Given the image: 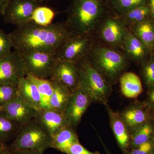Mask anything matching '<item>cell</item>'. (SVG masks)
<instances>
[{
	"mask_svg": "<svg viewBox=\"0 0 154 154\" xmlns=\"http://www.w3.org/2000/svg\"><path fill=\"white\" fill-rule=\"evenodd\" d=\"M34 1H36V2H38V3H39V4L42 2L43 1H45V0H34Z\"/></svg>",
	"mask_w": 154,
	"mask_h": 154,
	"instance_id": "b9f144b4",
	"label": "cell"
},
{
	"mask_svg": "<svg viewBox=\"0 0 154 154\" xmlns=\"http://www.w3.org/2000/svg\"><path fill=\"white\" fill-rule=\"evenodd\" d=\"M10 35L14 51L18 53L31 51L56 53L64 42L78 34L66 22L41 26L30 20L17 26Z\"/></svg>",
	"mask_w": 154,
	"mask_h": 154,
	"instance_id": "6da1fadb",
	"label": "cell"
},
{
	"mask_svg": "<svg viewBox=\"0 0 154 154\" xmlns=\"http://www.w3.org/2000/svg\"><path fill=\"white\" fill-rule=\"evenodd\" d=\"M35 119L51 137L70 125L63 113L50 109L37 110Z\"/></svg>",
	"mask_w": 154,
	"mask_h": 154,
	"instance_id": "2e32d148",
	"label": "cell"
},
{
	"mask_svg": "<svg viewBox=\"0 0 154 154\" xmlns=\"http://www.w3.org/2000/svg\"><path fill=\"white\" fill-rule=\"evenodd\" d=\"M19 54L24 65L26 76L50 79L57 59L55 53L31 51Z\"/></svg>",
	"mask_w": 154,
	"mask_h": 154,
	"instance_id": "52a82bcc",
	"label": "cell"
},
{
	"mask_svg": "<svg viewBox=\"0 0 154 154\" xmlns=\"http://www.w3.org/2000/svg\"><path fill=\"white\" fill-rule=\"evenodd\" d=\"M12 48L13 44L10 33L8 34L0 29V58L9 55L12 52Z\"/></svg>",
	"mask_w": 154,
	"mask_h": 154,
	"instance_id": "4dcf8cb0",
	"label": "cell"
},
{
	"mask_svg": "<svg viewBox=\"0 0 154 154\" xmlns=\"http://www.w3.org/2000/svg\"><path fill=\"white\" fill-rule=\"evenodd\" d=\"M92 102L91 96L81 88L72 94L63 113L71 126L75 128L79 125Z\"/></svg>",
	"mask_w": 154,
	"mask_h": 154,
	"instance_id": "7c38bea8",
	"label": "cell"
},
{
	"mask_svg": "<svg viewBox=\"0 0 154 154\" xmlns=\"http://www.w3.org/2000/svg\"><path fill=\"white\" fill-rule=\"evenodd\" d=\"M26 76L23 62L17 52L12 51L0 58V84L17 85L19 79Z\"/></svg>",
	"mask_w": 154,
	"mask_h": 154,
	"instance_id": "8fae6325",
	"label": "cell"
},
{
	"mask_svg": "<svg viewBox=\"0 0 154 154\" xmlns=\"http://www.w3.org/2000/svg\"><path fill=\"white\" fill-rule=\"evenodd\" d=\"M22 128L0 108V141L5 143L11 140L16 136Z\"/></svg>",
	"mask_w": 154,
	"mask_h": 154,
	"instance_id": "cb8c5ba5",
	"label": "cell"
},
{
	"mask_svg": "<svg viewBox=\"0 0 154 154\" xmlns=\"http://www.w3.org/2000/svg\"><path fill=\"white\" fill-rule=\"evenodd\" d=\"M86 58L112 86L125 72L129 60L117 48L96 42Z\"/></svg>",
	"mask_w": 154,
	"mask_h": 154,
	"instance_id": "3957f363",
	"label": "cell"
},
{
	"mask_svg": "<svg viewBox=\"0 0 154 154\" xmlns=\"http://www.w3.org/2000/svg\"><path fill=\"white\" fill-rule=\"evenodd\" d=\"M13 154H44V153L35 151H19L12 152Z\"/></svg>",
	"mask_w": 154,
	"mask_h": 154,
	"instance_id": "74e56055",
	"label": "cell"
},
{
	"mask_svg": "<svg viewBox=\"0 0 154 154\" xmlns=\"http://www.w3.org/2000/svg\"><path fill=\"white\" fill-rule=\"evenodd\" d=\"M142 76L148 89L154 88V55L142 63Z\"/></svg>",
	"mask_w": 154,
	"mask_h": 154,
	"instance_id": "f1b7e54d",
	"label": "cell"
},
{
	"mask_svg": "<svg viewBox=\"0 0 154 154\" xmlns=\"http://www.w3.org/2000/svg\"><path fill=\"white\" fill-rule=\"evenodd\" d=\"M110 11L120 16L131 9L146 4V0H108Z\"/></svg>",
	"mask_w": 154,
	"mask_h": 154,
	"instance_id": "4316f807",
	"label": "cell"
},
{
	"mask_svg": "<svg viewBox=\"0 0 154 154\" xmlns=\"http://www.w3.org/2000/svg\"><path fill=\"white\" fill-rule=\"evenodd\" d=\"M109 11L108 0H72L67 10L66 22L78 35L94 36Z\"/></svg>",
	"mask_w": 154,
	"mask_h": 154,
	"instance_id": "7a4b0ae2",
	"label": "cell"
},
{
	"mask_svg": "<svg viewBox=\"0 0 154 154\" xmlns=\"http://www.w3.org/2000/svg\"><path fill=\"white\" fill-rule=\"evenodd\" d=\"M51 80L53 85L54 91L50 99L49 109L64 113L72 93L60 83Z\"/></svg>",
	"mask_w": 154,
	"mask_h": 154,
	"instance_id": "7402d4cb",
	"label": "cell"
},
{
	"mask_svg": "<svg viewBox=\"0 0 154 154\" xmlns=\"http://www.w3.org/2000/svg\"><path fill=\"white\" fill-rule=\"evenodd\" d=\"M40 4L34 0H10L2 17L4 22L20 26L30 21Z\"/></svg>",
	"mask_w": 154,
	"mask_h": 154,
	"instance_id": "9c48e42d",
	"label": "cell"
},
{
	"mask_svg": "<svg viewBox=\"0 0 154 154\" xmlns=\"http://www.w3.org/2000/svg\"><path fill=\"white\" fill-rule=\"evenodd\" d=\"M150 53L154 51V20L150 18L129 27Z\"/></svg>",
	"mask_w": 154,
	"mask_h": 154,
	"instance_id": "d6986e66",
	"label": "cell"
},
{
	"mask_svg": "<svg viewBox=\"0 0 154 154\" xmlns=\"http://www.w3.org/2000/svg\"><path fill=\"white\" fill-rule=\"evenodd\" d=\"M154 134V119L153 117L131 133L130 149L137 148L150 141Z\"/></svg>",
	"mask_w": 154,
	"mask_h": 154,
	"instance_id": "603a6c76",
	"label": "cell"
},
{
	"mask_svg": "<svg viewBox=\"0 0 154 154\" xmlns=\"http://www.w3.org/2000/svg\"><path fill=\"white\" fill-rule=\"evenodd\" d=\"M10 0H0V16H2Z\"/></svg>",
	"mask_w": 154,
	"mask_h": 154,
	"instance_id": "e575fe53",
	"label": "cell"
},
{
	"mask_svg": "<svg viewBox=\"0 0 154 154\" xmlns=\"http://www.w3.org/2000/svg\"><path fill=\"white\" fill-rule=\"evenodd\" d=\"M95 43L94 36L75 35L59 48L56 53L57 58L78 62L87 57Z\"/></svg>",
	"mask_w": 154,
	"mask_h": 154,
	"instance_id": "ba28073f",
	"label": "cell"
},
{
	"mask_svg": "<svg viewBox=\"0 0 154 154\" xmlns=\"http://www.w3.org/2000/svg\"><path fill=\"white\" fill-rule=\"evenodd\" d=\"M93 127V128H94V129L95 130V131H96V134H97V136H98V137L99 138V140H100V141L101 142V143L102 144V145L103 146V147H104V150H105V153H106V154H111V152H110V150L105 145V143H104L103 141L102 140V139L101 138V137L100 136L99 133L97 132V131L96 130V128L94 127V126Z\"/></svg>",
	"mask_w": 154,
	"mask_h": 154,
	"instance_id": "d590c367",
	"label": "cell"
},
{
	"mask_svg": "<svg viewBox=\"0 0 154 154\" xmlns=\"http://www.w3.org/2000/svg\"><path fill=\"white\" fill-rule=\"evenodd\" d=\"M49 79L60 83L72 94L80 88L77 63L57 58Z\"/></svg>",
	"mask_w": 154,
	"mask_h": 154,
	"instance_id": "30bf717a",
	"label": "cell"
},
{
	"mask_svg": "<svg viewBox=\"0 0 154 154\" xmlns=\"http://www.w3.org/2000/svg\"><path fill=\"white\" fill-rule=\"evenodd\" d=\"M52 139L34 119L22 127L8 147L12 152L30 151L44 153L52 148Z\"/></svg>",
	"mask_w": 154,
	"mask_h": 154,
	"instance_id": "5b68a950",
	"label": "cell"
},
{
	"mask_svg": "<svg viewBox=\"0 0 154 154\" xmlns=\"http://www.w3.org/2000/svg\"><path fill=\"white\" fill-rule=\"evenodd\" d=\"M0 154H13L12 152L9 149L8 146L5 148L0 150Z\"/></svg>",
	"mask_w": 154,
	"mask_h": 154,
	"instance_id": "f35d334b",
	"label": "cell"
},
{
	"mask_svg": "<svg viewBox=\"0 0 154 154\" xmlns=\"http://www.w3.org/2000/svg\"><path fill=\"white\" fill-rule=\"evenodd\" d=\"M109 14L100 22L94 36L96 35L100 44L121 49L129 28L119 16Z\"/></svg>",
	"mask_w": 154,
	"mask_h": 154,
	"instance_id": "8992f818",
	"label": "cell"
},
{
	"mask_svg": "<svg viewBox=\"0 0 154 154\" xmlns=\"http://www.w3.org/2000/svg\"><path fill=\"white\" fill-rule=\"evenodd\" d=\"M122 154H154L152 150L150 141L136 148L131 149Z\"/></svg>",
	"mask_w": 154,
	"mask_h": 154,
	"instance_id": "1f68e13d",
	"label": "cell"
},
{
	"mask_svg": "<svg viewBox=\"0 0 154 154\" xmlns=\"http://www.w3.org/2000/svg\"><path fill=\"white\" fill-rule=\"evenodd\" d=\"M18 96L17 85L0 84V108Z\"/></svg>",
	"mask_w": 154,
	"mask_h": 154,
	"instance_id": "f546056e",
	"label": "cell"
},
{
	"mask_svg": "<svg viewBox=\"0 0 154 154\" xmlns=\"http://www.w3.org/2000/svg\"><path fill=\"white\" fill-rule=\"evenodd\" d=\"M66 154H101L99 152H91L82 145L79 142L73 144L69 149Z\"/></svg>",
	"mask_w": 154,
	"mask_h": 154,
	"instance_id": "d6a6232c",
	"label": "cell"
},
{
	"mask_svg": "<svg viewBox=\"0 0 154 154\" xmlns=\"http://www.w3.org/2000/svg\"><path fill=\"white\" fill-rule=\"evenodd\" d=\"M18 96L31 107L38 110L42 108L41 95L36 84L28 77L19 79L17 85Z\"/></svg>",
	"mask_w": 154,
	"mask_h": 154,
	"instance_id": "ac0fdd59",
	"label": "cell"
},
{
	"mask_svg": "<svg viewBox=\"0 0 154 154\" xmlns=\"http://www.w3.org/2000/svg\"><path fill=\"white\" fill-rule=\"evenodd\" d=\"M146 106L152 112H154V88L148 90L145 102Z\"/></svg>",
	"mask_w": 154,
	"mask_h": 154,
	"instance_id": "836d02e7",
	"label": "cell"
},
{
	"mask_svg": "<svg viewBox=\"0 0 154 154\" xmlns=\"http://www.w3.org/2000/svg\"><path fill=\"white\" fill-rule=\"evenodd\" d=\"M121 49L129 60L137 63H143L150 53L145 45L129 28Z\"/></svg>",
	"mask_w": 154,
	"mask_h": 154,
	"instance_id": "e0dca14e",
	"label": "cell"
},
{
	"mask_svg": "<svg viewBox=\"0 0 154 154\" xmlns=\"http://www.w3.org/2000/svg\"><path fill=\"white\" fill-rule=\"evenodd\" d=\"M52 138V148L66 154L73 144L79 142L74 128L71 125L59 131Z\"/></svg>",
	"mask_w": 154,
	"mask_h": 154,
	"instance_id": "44dd1931",
	"label": "cell"
},
{
	"mask_svg": "<svg viewBox=\"0 0 154 154\" xmlns=\"http://www.w3.org/2000/svg\"><path fill=\"white\" fill-rule=\"evenodd\" d=\"M2 109L9 118L22 127L35 119L37 111L19 96L6 104Z\"/></svg>",
	"mask_w": 154,
	"mask_h": 154,
	"instance_id": "5bb4252c",
	"label": "cell"
},
{
	"mask_svg": "<svg viewBox=\"0 0 154 154\" xmlns=\"http://www.w3.org/2000/svg\"><path fill=\"white\" fill-rule=\"evenodd\" d=\"M152 113L144 102H133L119 112L130 133L146 121L152 118Z\"/></svg>",
	"mask_w": 154,
	"mask_h": 154,
	"instance_id": "4fadbf2b",
	"label": "cell"
},
{
	"mask_svg": "<svg viewBox=\"0 0 154 154\" xmlns=\"http://www.w3.org/2000/svg\"><path fill=\"white\" fill-rule=\"evenodd\" d=\"M147 5L150 11L151 17L154 20V0H148V5Z\"/></svg>",
	"mask_w": 154,
	"mask_h": 154,
	"instance_id": "8d00e7d4",
	"label": "cell"
},
{
	"mask_svg": "<svg viewBox=\"0 0 154 154\" xmlns=\"http://www.w3.org/2000/svg\"><path fill=\"white\" fill-rule=\"evenodd\" d=\"M80 88L89 95L93 102L106 105L113 91L112 86L86 58L77 62Z\"/></svg>",
	"mask_w": 154,
	"mask_h": 154,
	"instance_id": "277c9868",
	"label": "cell"
},
{
	"mask_svg": "<svg viewBox=\"0 0 154 154\" xmlns=\"http://www.w3.org/2000/svg\"><path fill=\"white\" fill-rule=\"evenodd\" d=\"M7 146H8L6 145L5 143L0 141V150L5 148Z\"/></svg>",
	"mask_w": 154,
	"mask_h": 154,
	"instance_id": "ab89813d",
	"label": "cell"
},
{
	"mask_svg": "<svg viewBox=\"0 0 154 154\" xmlns=\"http://www.w3.org/2000/svg\"><path fill=\"white\" fill-rule=\"evenodd\" d=\"M35 83L41 95L42 108L49 109V102L54 91L52 81L49 79H42L27 75Z\"/></svg>",
	"mask_w": 154,
	"mask_h": 154,
	"instance_id": "484cf974",
	"label": "cell"
},
{
	"mask_svg": "<svg viewBox=\"0 0 154 154\" xmlns=\"http://www.w3.org/2000/svg\"><path fill=\"white\" fill-rule=\"evenodd\" d=\"M122 93L130 99L137 98L143 92V86L140 78L132 72H125L119 78Z\"/></svg>",
	"mask_w": 154,
	"mask_h": 154,
	"instance_id": "ffe728a7",
	"label": "cell"
},
{
	"mask_svg": "<svg viewBox=\"0 0 154 154\" xmlns=\"http://www.w3.org/2000/svg\"><path fill=\"white\" fill-rule=\"evenodd\" d=\"M56 13L52 9L46 6H39L33 14L31 20L41 26H47L52 23Z\"/></svg>",
	"mask_w": 154,
	"mask_h": 154,
	"instance_id": "83f0119b",
	"label": "cell"
},
{
	"mask_svg": "<svg viewBox=\"0 0 154 154\" xmlns=\"http://www.w3.org/2000/svg\"><path fill=\"white\" fill-rule=\"evenodd\" d=\"M119 17L129 28L149 19V17H151L150 11L147 4L146 3L130 10Z\"/></svg>",
	"mask_w": 154,
	"mask_h": 154,
	"instance_id": "d4e9b609",
	"label": "cell"
},
{
	"mask_svg": "<svg viewBox=\"0 0 154 154\" xmlns=\"http://www.w3.org/2000/svg\"><path fill=\"white\" fill-rule=\"evenodd\" d=\"M109 119L110 128L116 143L122 152L130 149L131 133L125 122L120 116L119 112L113 110L108 104L105 105Z\"/></svg>",
	"mask_w": 154,
	"mask_h": 154,
	"instance_id": "9a60e30c",
	"label": "cell"
},
{
	"mask_svg": "<svg viewBox=\"0 0 154 154\" xmlns=\"http://www.w3.org/2000/svg\"><path fill=\"white\" fill-rule=\"evenodd\" d=\"M150 142L152 145V150L153 153L154 154V134L153 136L152 137Z\"/></svg>",
	"mask_w": 154,
	"mask_h": 154,
	"instance_id": "60d3db41",
	"label": "cell"
}]
</instances>
